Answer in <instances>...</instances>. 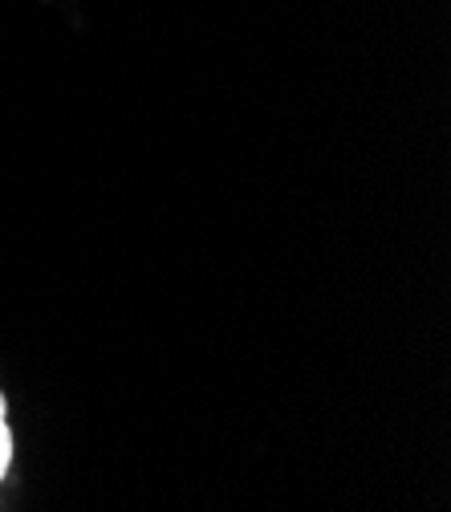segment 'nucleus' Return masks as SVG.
<instances>
[{"mask_svg": "<svg viewBox=\"0 0 451 512\" xmlns=\"http://www.w3.org/2000/svg\"><path fill=\"white\" fill-rule=\"evenodd\" d=\"M9 460H13V435L5 427V399H0V476L9 472Z\"/></svg>", "mask_w": 451, "mask_h": 512, "instance_id": "nucleus-1", "label": "nucleus"}]
</instances>
